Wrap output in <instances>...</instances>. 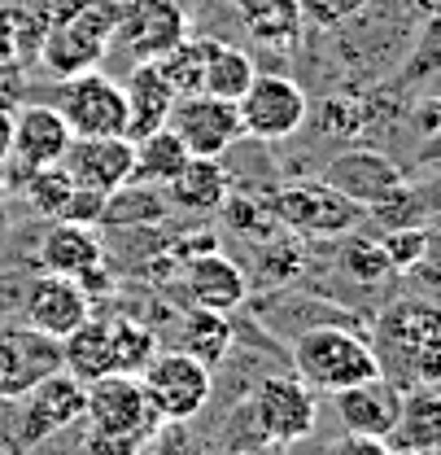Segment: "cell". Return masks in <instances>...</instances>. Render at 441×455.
<instances>
[{
	"label": "cell",
	"instance_id": "obj_1",
	"mask_svg": "<svg viewBox=\"0 0 441 455\" xmlns=\"http://www.w3.org/2000/svg\"><path fill=\"white\" fill-rule=\"evenodd\" d=\"M83 420L92 455H136L162 425L140 390V377L122 372H106L83 386Z\"/></svg>",
	"mask_w": 441,
	"mask_h": 455
},
{
	"label": "cell",
	"instance_id": "obj_2",
	"mask_svg": "<svg viewBox=\"0 0 441 455\" xmlns=\"http://www.w3.org/2000/svg\"><path fill=\"white\" fill-rule=\"evenodd\" d=\"M293 368L311 390H328V395L345 390V386H358L367 377H381L372 341L341 329V324L306 329L293 341Z\"/></svg>",
	"mask_w": 441,
	"mask_h": 455
},
{
	"label": "cell",
	"instance_id": "obj_3",
	"mask_svg": "<svg viewBox=\"0 0 441 455\" xmlns=\"http://www.w3.org/2000/svg\"><path fill=\"white\" fill-rule=\"evenodd\" d=\"M118 31V0H83L61 22H53L40 40L44 70L53 79H70L83 70H97L110 53V40Z\"/></svg>",
	"mask_w": 441,
	"mask_h": 455
},
{
	"label": "cell",
	"instance_id": "obj_4",
	"mask_svg": "<svg viewBox=\"0 0 441 455\" xmlns=\"http://www.w3.org/2000/svg\"><path fill=\"white\" fill-rule=\"evenodd\" d=\"M140 390L162 425H179V420H193L210 403L215 372L184 350H158L140 372Z\"/></svg>",
	"mask_w": 441,
	"mask_h": 455
},
{
	"label": "cell",
	"instance_id": "obj_5",
	"mask_svg": "<svg viewBox=\"0 0 441 455\" xmlns=\"http://www.w3.org/2000/svg\"><path fill=\"white\" fill-rule=\"evenodd\" d=\"M381 341L372 346L398 350V359L406 363V381L411 386H437L441 377V338H437V311L429 302H393L381 315Z\"/></svg>",
	"mask_w": 441,
	"mask_h": 455
},
{
	"label": "cell",
	"instance_id": "obj_6",
	"mask_svg": "<svg viewBox=\"0 0 441 455\" xmlns=\"http://www.w3.org/2000/svg\"><path fill=\"white\" fill-rule=\"evenodd\" d=\"M367 211L350 197H341L324 180H302V184H284L272 202V220L284 224L297 236H345L354 232Z\"/></svg>",
	"mask_w": 441,
	"mask_h": 455
},
{
	"label": "cell",
	"instance_id": "obj_7",
	"mask_svg": "<svg viewBox=\"0 0 441 455\" xmlns=\"http://www.w3.org/2000/svg\"><path fill=\"white\" fill-rule=\"evenodd\" d=\"M53 110L66 118L70 136H127V97L122 84H114L101 70H83L70 79H57Z\"/></svg>",
	"mask_w": 441,
	"mask_h": 455
},
{
	"label": "cell",
	"instance_id": "obj_8",
	"mask_svg": "<svg viewBox=\"0 0 441 455\" xmlns=\"http://www.w3.org/2000/svg\"><path fill=\"white\" fill-rule=\"evenodd\" d=\"M245 416H249L258 438L288 447L315 429L319 407H315V390L302 377H267L245 398Z\"/></svg>",
	"mask_w": 441,
	"mask_h": 455
},
{
	"label": "cell",
	"instance_id": "obj_9",
	"mask_svg": "<svg viewBox=\"0 0 441 455\" xmlns=\"http://www.w3.org/2000/svg\"><path fill=\"white\" fill-rule=\"evenodd\" d=\"M236 114H240L245 136L276 145V140H288L293 132H302V123L311 118V101L302 84H293L288 75H254V84L236 101Z\"/></svg>",
	"mask_w": 441,
	"mask_h": 455
},
{
	"label": "cell",
	"instance_id": "obj_10",
	"mask_svg": "<svg viewBox=\"0 0 441 455\" xmlns=\"http://www.w3.org/2000/svg\"><path fill=\"white\" fill-rule=\"evenodd\" d=\"M166 127L184 140L188 158H223L245 132H240V114L236 101H223L210 92H193V97H179L170 106Z\"/></svg>",
	"mask_w": 441,
	"mask_h": 455
},
{
	"label": "cell",
	"instance_id": "obj_11",
	"mask_svg": "<svg viewBox=\"0 0 441 455\" xmlns=\"http://www.w3.org/2000/svg\"><path fill=\"white\" fill-rule=\"evenodd\" d=\"M18 403H22L18 447L31 451V447H40L44 438H53L57 429H70V425L83 420V381H75L70 372L57 368L49 377H40Z\"/></svg>",
	"mask_w": 441,
	"mask_h": 455
},
{
	"label": "cell",
	"instance_id": "obj_12",
	"mask_svg": "<svg viewBox=\"0 0 441 455\" xmlns=\"http://www.w3.org/2000/svg\"><path fill=\"white\" fill-rule=\"evenodd\" d=\"M122 49L131 53V61H158L170 53L184 36V9L175 0H118V31Z\"/></svg>",
	"mask_w": 441,
	"mask_h": 455
},
{
	"label": "cell",
	"instance_id": "obj_13",
	"mask_svg": "<svg viewBox=\"0 0 441 455\" xmlns=\"http://www.w3.org/2000/svg\"><path fill=\"white\" fill-rule=\"evenodd\" d=\"M61 167L75 180V188L118 193L131 184V140L127 136H75L61 154Z\"/></svg>",
	"mask_w": 441,
	"mask_h": 455
},
{
	"label": "cell",
	"instance_id": "obj_14",
	"mask_svg": "<svg viewBox=\"0 0 441 455\" xmlns=\"http://www.w3.org/2000/svg\"><path fill=\"white\" fill-rule=\"evenodd\" d=\"M22 315H27V329L61 341L70 329H79V324L92 315V298L70 281V276L44 272L40 281H31V289H27Z\"/></svg>",
	"mask_w": 441,
	"mask_h": 455
},
{
	"label": "cell",
	"instance_id": "obj_15",
	"mask_svg": "<svg viewBox=\"0 0 441 455\" xmlns=\"http://www.w3.org/2000/svg\"><path fill=\"white\" fill-rule=\"evenodd\" d=\"M61 368L57 338H44L35 329H0V398L27 395L40 377Z\"/></svg>",
	"mask_w": 441,
	"mask_h": 455
},
{
	"label": "cell",
	"instance_id": "obj_16",
	"mask_svg": "<svg viewBox=\"0 0 441 455\" xmlns=\"http://www.w3.org/2000/svg\"><path fill=\"white\" fill-rule=\"evenodd\" d=\"M324 184H332L341 197L358 202L363 211H372V206H381L385 197H393L402 188V171L376 149H350V154H336L328 163Z\"/></svg>",
	"mask_w": 441,
	"mask_h": 455
},
{
	"label": "cell",
	"instance_id": "obj_17",
	"mask_svg": "<svg viewBox=\"0 0 441 455\" xmlns=\"http://www.w3.org/2000/svg\"><path fill=\"white\" fill-rule=\"evenodd\" d=\"M336 416L345 425V434H363V438H389V429L398 425V411H402V390L381 377H367L358 386H345L336 390Z\"/></svg>",
	"mask_w": 441,
	"mask_h": 455
},
{
	"label": "cell",
	"instance_id": "obj_18",
	"mask_svg": "<svg viewBox=\"0 0 441 455\" xmlns=\"http://www.w3.org/2000/svg\"><path fill=\"white\" fill-rule=\"evenodd\" d=\"M70 127L53 106H22L13 114V136H9V154L22 163L27 171L53 167L61 163L66 145H70Z\"/></svg>",
	"mask_w": 441,
	"mask_h": 455
},
{
	"label": "cell",
	"instance_id": "obj_19",
	"mask_svg": "<svg viewBox=\"0 0 441 455\" xmlns=\"http://www.w3.org/2000/svg\"><path fill=\"white\" fill-rule=\"evenodd\" d=\"M184 289H188L193 307H206V311L232 315V311L245 302L249 281H245V272H240L227 254L210 250V254H197V259L184 263Z\"/></svg>",
	"mask_w": 441,
	"mask_h": 455
},
{
	"label": "cell",
	"instance_id": "obj_20",
	"mask_svg": "<svg viewBox=\"0 0 441 455\" xmlns=\"http://www.w3.org/2000/svg\"><path fill=\"white\" fill-rule=\"evenodd\" d=\"M122 97H127V140L154 132V127H166L170 118V106H175V92L162 79V70L154 61H136L127 84H122Z\"/></svg>",
	"mask_w": 441,
	"mask_h": 455
},
{
	"label": "cell",
	"instance_id": "obj_21",
	"mask_svg": "<svg viewBox=\"0 0 441 455\" xmlns=\"http://www.w3.org/2000/svg\"><path fill=\"white\" fill-rule=\"evenodd\" d=\"M166 202L175 211H201V215H219L223 197L232 193V180L223 171L219 158H188L175 180H166Z\"/></svg>",
	"mask_w": 441,
	"mask_h": 455
},
{
	"label": "cell",
	"instance_id": "obj_22",
	"mask_svg": "<svg viewBox=\"0 0 441 455\" xmlns=\"http://www.w3.org/2000/svg\"><path fill=\"white\" fill-rule=\"evenodd\" d=\"M101 236H97V228L88 224H66V220H57L53 232H44V241H40V267L44 272H53V276H79V272H88V267H97L101 263Z\"/></svg>",
	"mask_w": 441,
	"mask_h": 455
},
{
	"label": "cell",
	"instance_id": "obj_23",
	"mask_svg": "<svg viewBox=\"0 0 441 455\" xmlns=\"http://www.w3.org/2000/svg\"><path fill=\"white\" fill-rule=\"evenodd\" d=\"M240 27L267 49H297L302 40V0H236Z\"/></svg>",
	"mask_w": 441,
	"mask_h": 455
},
{
	"label": "cell",
	"instance_id": "obj_24",
	"mask_svg": "<svg viewBox=\"0 0 441 455\" xmlns=\"http://www.w3.org/2000/svg\"><path fill=\"white\" fill-rule=\"evenodd\" d=\"M437 395L433 386H415V395L402 398L398 425L389 429L385 447L393 455H420V451H437Z\"/></svg>",
	"mask_w": 441,
	"mask_h": 455
},
{
	"label": "cell",
	"instance_id": "obj_25",
	"mask_svg": "<svg viewBox=\"0 0 441 455\" xmlns=\"http://www.w3.org/2000/svg\"><path fill=\"white\" fill-rule=\"evenodd\" d=\"M57 350H61V372H70L75 381H97V377H106L114 372L110 368V320H83L79 329H70L66 338L57 341Z\"/></svg>",
	"mask_w": 441,
	"mask_h": 455
},
{
	"label": "cell",
	"instance_id": "obj_26",
	"mask_svg": "<svg viewBox=\"0 0 441 455\" xmlns=\"http://www.w3.org/2000/svg\"><path fill=\"white\" fill-rule=\"evenodd\" d=\"M184 163H188V149L170 127H154V132L131 140V184H158L162 188L166 180L179 175Z\"/></svg>",
	"mask_w": 441,
	"mask_h": 455
},
{
	"label": "cell",
	"instance_id": "obj_27",
	"mask_svg": "<svg viewBox=\"0 0 441 455\" xmlns=\"http://www.w3.org/2000/svg\"><path fill=\"white\" fill-rule=\"evenodd\" d=\"M175 350L193 355L197 363H206L210 372L219 368L232 350V324L223 311H206V307H193L184 320H179V338H175Z\"/></svg>",
	"mask_w": 441,
	"mask_h": 455
},
{
	"label": "cell",
	"instance_id": "obj_28",
	"mask_svg": "<svg viewBox=\"0 0 441 455\" xmlns=\"http://www.w3.org/2000/svg\"><path fill=\"white\" fill-rule=\"evenodd\" d=\"M254 61L240 53V49H232V44H223L215 36H206V70H201V92H210V97H223V101H240L245 97V88L254 84Z\"/></svg>",
	"mask_w": 441,
	"mask_h": 455
},
{
	"label": "cell",
	"instance_id": "obj_29",
	"mask_svg": "<svg viewBox=\"0 0 441 455\" xmlns=\"http://www.w3.org/2000/svg\"><path fill=\"white\" fill-rule=\"evenodd\" d=\"M158 350H162V341H158V333H154L149 324H140V320H131V315L110 320V368L114 372L140 377L145 363H149Z\"/></svg>",
	"mask_w": 441,
	"mask_h": 455
},
{
	"label": "cell",
	"instance_id": "obj_30",
	"mask_svg": "<svg viewBox=\"0 0 441 455\" xmlns=\"http://www.w3.org/2000/svg\"><path fill=\"white\" fill-rule=\"evenodd\" d=\"M162 70V79L170 84L175 101L201 92V70H206V36H184L170 53H162L154 61Z\"/></svg>",
	"mask_w": 441,
	"mask_h": 455
},
{
	"label": "cell",
	"instance_id": "obj_31",
	"mask_svg": "<svg viewBox=\"0 0 441 455\" xmlns=\"http://www.w3.org/2000/svg\"><path fill=\"white\" fill-rule=\"evenodd\" d=\"M70 193H75V180L66 175L61 163L27 171V202H31V211H35V215H44V220H61V211H66Z\"/></svg>",
	"mask_w": 441,
	"mask_h": 455
},
{
	"label": "cell",
	"instance_id": "obj_32",
	"mask_svg": "<svg viewBox=\"0 0 441 455\" xmlns=\"http://www.w3.org/2000/svg\"><path fill=\"white\" fill-rule=\"evenodd\" d=\"M429 245H433V236H429V228H420V224L389 228L385 236H381V254H385L389 272H411V267H420L424 254H429Z\"/></svg>",
	"mask_w": 441,
	"mask_h": 455
},
{
	"label": "cell",
	"instance_id": "obj_33",
	"mask_svg": "<svg viewBox=\"0 0 441 455\" xmlns=\"http://www.w3.org/2000/svg\"><path fill=\"white\" fill-rule=\"evenodd\" d=\"M341 272L358 284H376L389 276V263L381 254V241H350L341 254Z\"/></svg>",
	"mask_w": 441,
	"mask_h": 455
},
{
	"label": "cell",
	"instance_id": "obj_34",
	"mask_svg": "<svg viewBox=\"0 0 441 455\" xmlns=\"http://www.w3.org/2000/svg\"><path fill=\"white\" fill-rule=\"evenodd\" d=\"M363 123H367V110H363L358 101H350V97H328V101L319 106V127H324V136L350 140V136L363 132Z\"/></svg>",
	"mask_w": 441,
	"mask_h": 455
},
{
	"label": "cell",
	"instance_id": "obj_35",
	"mask_svg": "<svg viewBox=\"0 0 441 455\" xmlns=\"http://www.w3.org/2000/svg\"><path fill=\"white\" fill-rule=\"evenodd\" d=\"M219 215L232 228H236V232H249V236H263V232H272L267 211H263L254 197H245V193H227V197H223V206H219Z\"/></svg>",
	"mask_w": 441,
	"mask_h": 455
},
{
	"label": "cell",
	"instance_id": "obj_36",
	"mask_svg": "<svg viewBox=\"0 0 441 455\" xmlns=\"http://www.w3.org/2000/svg\"><path fill=\"white\" fill-rule=\"evenodd\" d=\"M101 215H106V193H92V188H75L66 211H61L66 224H88V228L101 224Z\"/></svg>",
	"mask_w": 441,
	"mask_h": 455
},
{
	"label": "cell",
	"instance_id": "obj_37",
	"mask_svg": "<svg viewBox=\"0 0 441 455\" xmlns=\"http://www.w3.org/2000/svg\"><path fill=\"white\" fill-rule=\"evenodd\" d=\"M297 250H293V241H280V245H267V254H263V267L272 272V276H280V281H288L293 272H297Z\"/></svg>",
	"mask_w": 441,
	"mask_h": 455
},
{
	"label": "cell",
	"instance_id": "obj_38",
	"mask_svg": "<svg viewBox=\"0 0 441 455\" xmlns=\"http://www.w3.org/2000/svg\"><path fill=\"white\" fill-rule=\"evenodd\" d=\"M328 455H393L385 447V438H363V434H345Z\"/></svg>",
	"mask_w": 441,
	"mask_h": 455
},
{
	"label": "cell",
	"instance_id": "obj_39",
	"mask_svg": "<svg viewBox=\"0 0 441 455\" xmlns=\"http://www.w3.org/2000/svg\"><path fill=\"white\" fill-rule=\"evenodd\" d=\"M9 136H13V114L0 106V163L9 158Z\"/></svg>",
	"mask_w": 441,
	"mask_h": 455
},
{
	"label": "cell",
	"instance_id": "obj_40",
	"mask_svg": "<svg viewBox=\"0 0 441 455\" xmlns=\"http://www.w3.org/2000/svg\"><path fill=\"white\" fill-rule=\"evenodd\" d=\"M236 455H284V447H280V443H267V438H258V443L240 447Z\"/></svg>",
	"mask_w": 441,
	"mask_h": 455
}]
</instances>
